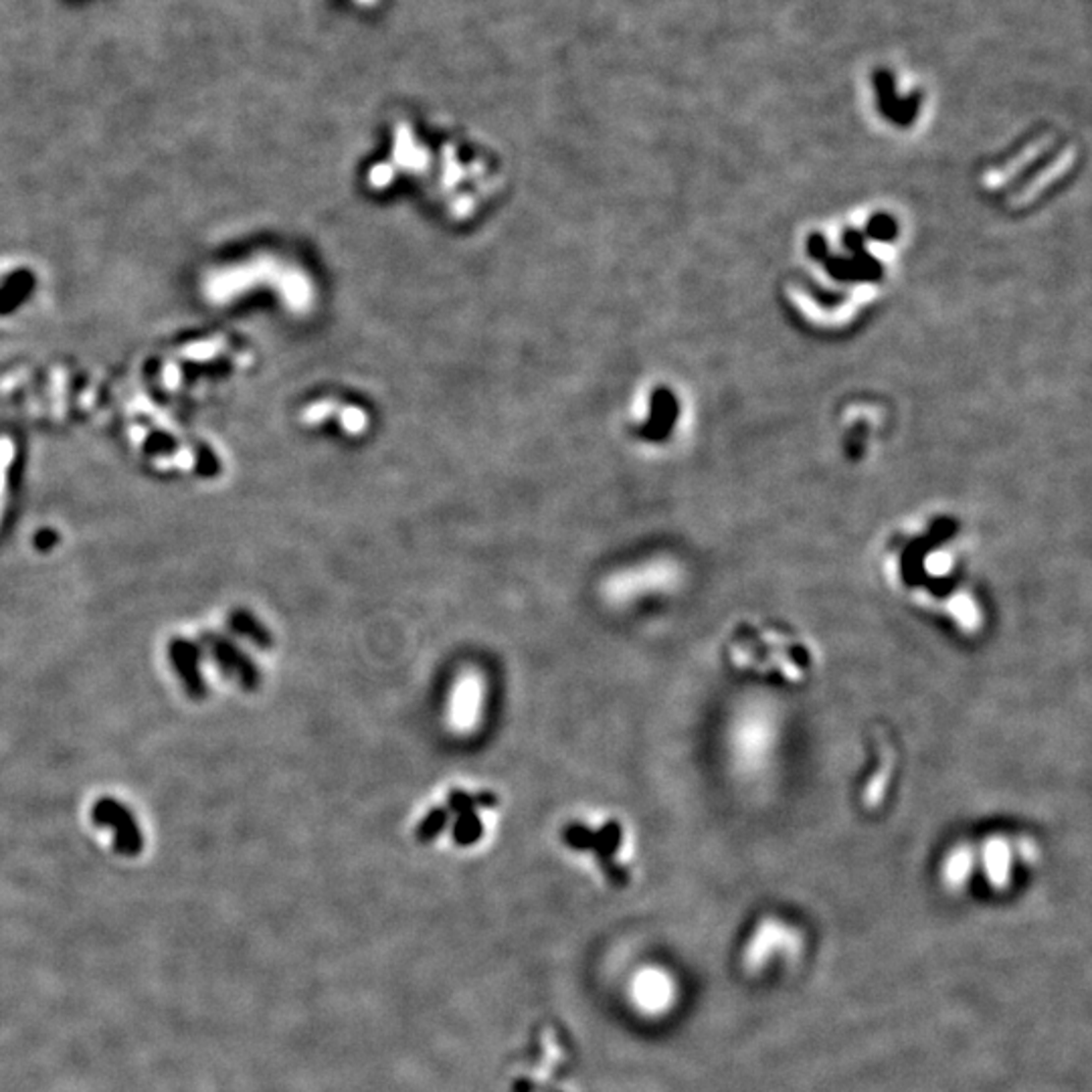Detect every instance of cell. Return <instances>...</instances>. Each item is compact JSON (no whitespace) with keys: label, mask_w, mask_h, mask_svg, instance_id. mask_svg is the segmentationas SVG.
Masks as SVG:
<instances>
[{"label":"cell","mask_w":1092,"mask_h":1092,"mask_svg":"<svg viewBox=\"0 0 1092 1092\" xmlns=\"http://www.w3.org/2000/svg\"><path fill=\"white\" fill-rule=\"evenodd\" d=\"M785 743V718L779 702L751 694L736 702L724 722L722 749L738 779L757 781L777 765Z\"/></svg>","instance_id":"1"},{"label":"cell","mask_w":1092,"mask_h":1092,"mask_svg":"<svg viewBox=\"0 0 1092 1092\" xmlns=\"http://www.w3.org/2000/svg\"><path fill=\"white\" fill-rule=\"evenodd\" d=\"M975 872L981 870L988 885L1006 891L1015 874L1017 864H1030L1036 858V845L1024 835L992 833L973 843Z\"/></svg>","instance_id":"2"},{"label":"cell","mask_w":1092,"mask_h":1092,"mask_svg":"<svg viewBox=\"0 0 1092 1092\" xmlns=\"http://www.w3.org/2000/svg\"><path fill=\"white\" fill-rule=\"evenodd\" d=\"M803 947L801 933L789 923L767 917L751 933L743 948V965L749 973L763 971L775 957H795Z\"/></svg>","instance_id":"3"},{"label":"cell","mask_w":1092,"mask_h":1092,"mask_svg":"<svg viewBox=\"0 0 1092 1092\" xmlns=\"http://www.w3.org/2000/svg\"><path fill=\"white\" fill-rule=\"evenodd\" d=\"M91 822L97 828H110L114 832V848L118 854L134 858L144 848L143 828L136 822L130 809L114 797H101L91 807Z\"/></svg>","instance_id":"4"},{"label":"cell","mask_w":1092,"mask_h":1092,"mask_svg":"<svg viewBox=\"0 0 1092 1092\" xmlns=\"http://www.w3.org/2000/svg\"><path fill=\"white\" fill-rule=\"evenodd\" d=\"M202 646L208 650L210 658L219 665V670L231 678L237 680L239 686L248 692H256L259 690L263 678H261V670L259 665L245 654L235 642H231L225 636H219V633L213 631H206L204 636L201 638Z\"/></svg>","instance_id":"5"},{"label":"cell","mask_w":1092,"mask_h":1092,"mask_svg":"<svg viewBox=\"0 0 1092 1092\" xmlns=\"http://www.w3.org/2000/svg\"><path fill=\"white\" fill-rule=\"evenodd\" d=\"M168 660L174 667L176 676L183 682V688L189 698L202 700L206 696V682L201 670L202 650L199 644L185 640V638H172L168 642Z\"/></svg>","instance_id":"6"},{"label":"cell","mask_w":1092,"mask_h":1092,"mask_svg":"<svg viewBox=\"0 0 1092 1092\" xmlns=\"http://www.w3.org/2000/svg\"><path fill=\"white\" fill-rule=\"evenodd\" d=\"M975 874V852L971 841H957L945 852L941 862V883L950 892H961Z\"/></svg>","instance_id":"7"},{"label":"cell","mask_w":1092,"mask_h":1092,"mask_svg":"<svg viewBox=\"0 0 1092 1092\" xmlns=\"http://www.w3.org/2000/svg\"><path fill=\"white\" fill-rule=\"evenodd\" d=\"M633 994H636L638 1004L646 1011L660 1013L674 1004L676 985L667 973L660 969H648L638 977Z\"/></svg>","instance_id":"8"},{"label":"cell","mask_w":1092,"mask_h":1092,"mask_svg":"<svg viewBox=\"0 0 1092 1092\" xmlns=\"http://www.w3.org/2000/svg\"><path fill=\"white\" fill-rule=\"evenodd\" d=\"M623 839V830L617 822H607L602 826V830L595 832V841H593V854L602 866V870L605 872V876H609V880L613 885H625L627 880V870L623 866H619L613 856L617 854L619 845Z\"/></svg>","instance_id":"9"},{"label":"cell","mask_w":1092,"mask_h":1092,"mask_svg":"<svg viewBox=\"0 0 1092 1092\" xmlns=\"http://www.w3.org/2000/svg\"><path fill=\"white\" fill-rule=\"evenodd\" d=\"M227 625L235 633V636L245 638L248 642H252L254 646H258L259 650L273 648L271 631L248 609H233L229 613Z\"/></svg>","instance_id":"10"},{"label":"cell","mask_w":1092,"mask_h":1092,"mask_svg":"<svg viewBox=\"0 0 1092 1092\" xmlns=\"http://www.w3.org/2000/svg\"><path fill=\"white\" fill-rule=\"evenodd\" d=\"M482 833H484V824H482L480 816L476 812H468V814L457 816V822L453 824V833L451 835H453V841L457 845H464V848H468V845H474L476 841L482 839Z\"/></svg>","instance_id":"11"},{"label":"cell","mask_w":1092,"mask_h":1092,"mask_svg":"<svg viewBox=\"0 0 1092 1092\" xmlns=\"http://www.w3.org/2000/svg\"><path fill=\"white\" fill-rule=\"evenodd\" d=\"M449 816H451V814H449V809H447V807H435V809H431V812H430L426 818H423V822H421L419 828H417V833H415L417 839H419L421 843L433 841V839L445 830V826H447V822H449Z\"/></svg>","instance_id":"12"},{"label":"cell","mask_w":1092,"mask_h":1092,"mask_svg":"<svg viewBox=\"0 0 1092 1092\" xmlns=\"http://www.w3.org/2000/svg\"><path fill=\"white\" fill-rule=\"evenodd\" d=\"M562 841H565L575 852H591L595 832L581 822H571L565 830H562Z\"/></svg>","instance_id":"13"},{"label":"cell","mask_w":1092,"mask_h":1092,"mask_svg":"<svg viewBox=\"0 0 1092 1092\" xmlns=\"http://www.w3.org/2000/svg\"><path fill=\"white\" fill-rule=\"evenodd\" d=\"M447 809H449V814H455V816L476 812L474 795H470L468 791H462V789H453L447 797Z\"/></svg>","instance_id":"14"},{"label":"cell","mask_w":1092,"mask_h":1092,"mask_svg":"<svg viewBox=\"0 0 1092 1092\" xmlns=\"http://www.w3.org/2000/svg\"><path fill=\"white\" fill-rule=\"evenodd\" d=\"M474 801H476V809L478 807L494 809L498 805V795L494 791H480V793L474 795Z\"/></svg>","instance_id":"15"},{"label":"cell","mask_w":1092,"mask_h":1092,"mask_svg":"<svg viewBox=\"0 0 1092 1092\" xmlns=\"http://www.w3.org/2000/svg\"><path fill=\"white\" fill-rule=\"evenodd\" d=\"M55 541H57V537H55L53 533H41V535L37 537V548L49 550V548L55 545Z\"/></svg>","instance_id":"16"}]
</instances>
